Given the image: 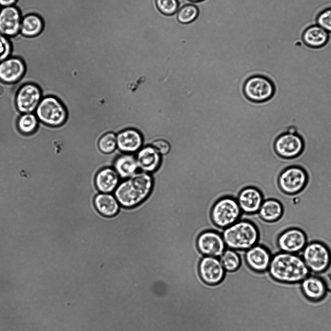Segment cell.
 <instances>
[{
	"label": "cell",
	"instance_id": "obj_1",
	"mask_svg": "<svg viewBox=\"0 0 331 331\" xmlns=\"http://www.w3.org/2000/svg\"><path fill=\"white\" fill-rule=\"evenodd\" d=\"M310 272L300 255L281 251L272 255L267 270L272 280L286 284L300 283Z\"/></svg>",
	"mask_w": 331,
	"mask_h": 331
},
{
	"label": "cell",
	"instance_id": "obj_2",
	"mask_svg": "<svg viewBox=\"0 0 331 331\" xmlns=\"http://www.w3.org/2000/svg\"><path fill=\"white\" fill-rule=\"evenodd\" d=\"M153 184V179L149 173H136L118 184L115 191V197L120 206L132 208L149 197Z\"/></svg>",
	"mask_w": 331,
	"mask_h": 331
},
{
	"label": "cell",
	"instance_id": "obj_3",
	"mask_svg": "<svg viewBox=\"0 0 331 331\" xmlns=\"http://www.w3.org/2000/svg\"><path fill=\"white\" fill-rule=\"evenodd\" d=\"M222 236L227 248L237 251H246L258 244L259 232L251 221L240 219L225 228Z\"/></svg>",
	"mask_w": 331,
	"mask_h": 331
},
{
	"label": "cell",
	"instance_id": "obj_4",
	"mask_svg": "<svg viewBox=\"0 0 331 331\" xmlns=\"http://www.w3.org/2000/svg\"><path fill=\"white\" fill-rule=\"evenodd\" d=\"M35 114L39 121L51 127L62 125L67 118L66 107L58 98L53 96L43 97Z\"/></svg>",
	"mask_w": 331,
	"mask_h": 331
},
{
	"label": "cell",
	"instance_id": "obj_5",
	"mask_svg": "<svg viewBox=\"0 0 331 331\" xmlns=\"http://www.w3.org/2000/svg\"><path fill=\"white\" fill-rule=\"evenodd\" d=\"M300 253V256L310 272L315 274L322 273L327 270L331 265V252L321 242H308Z\"/></svg>",
	"mask_w": 331,
	"mask_h": 331
},
{
	"label": "cell",
	"instance_id": "obj_6",
	"mask_svg": "<svg viewBox=\"0 0 331 331\" xmlns=\"http://www.w3.org/2000/svg\"><path fill=\"white\" fill-rule=\"evenodd\" d=\"M242 212L236 199L225 196L218 199L214 204L210 216L213 223L224 230L240 219Z\"/></svg>",
	"mask_w": 331,
	"mask_h": 331
},
{
	"label": "cell",
	"instance_id": "obj_7",
	"mask_svg": "<svg viewBox=\"0 0 331 331\" xmlns=\"http://www.w3.org/2000/svg\"><path fill=\"white\" fill-rule=\"evenodd\" d=\"M308 181V176L304 168L292 166L284 168L279 175L277 184L280 190L287 195H294L301 192Z\"/></svg>",
	"mask_w": 331,
	"mask_h": 331
},
{
	"label": "cell",
	"instance_id": "obj_8",
	"mask_svg": "<svg viewBox=\"0 0 331 331\" xmlns=\"http://www.w3.org/2000/svg\"><path fill=\"white\" fill-rule=\"evenodd\" d=\"M243 92L250 101L261 103L270 99L275 93L272 81L267 77L257 75L248 78L244 83Z\"/></svg>",
	"mask_w": 331,
	"mask_h": 331
},
{
	"label": "cell",
	"instance_id": "obj_9",
	"mask_svg": "<svg viewBox=\"0 0 331 331\" xmlns=\"http://www.w3.org/2000/svg\"><path fill=\"white\" fill-rule=\"evenodd\" d=\"M276 153L283 159H290L299 156L304 148L303 138L297 132H285L280 134L274 143Z\"/></svg>",
	"mask_w": 331,
	"mask_h": 331
},
{
	"label": "cell",
	"instance_id": "obj_10",
	"mask_svg": "<svg viewBox=\"0 0 331 331\" xmlns=\"http://www.w3.org/2000/svg\"><path fill=\"white\" fill-rule=\"evenodd\" d=\"M43 98L40 87L36 84L27 83L18 88L15 97V103L21 114L33 113Z\"/></svg>",
	"mask_w": 331,
	"mask_h": 331
},
{
	"label": "cell",
	"instance_id": "obj_11",
	"mask_svg": "<svg viewBox=\"0 0 331 331\" xmlns=\"http://www.w3.org/2000/svg\"><path fill=\"white\" fill-rule=\"evenodd\" d=\"M308 243L305 232L301 229L292 227L280 233L276 244L279 251L293 254L300 253Z\"/></svg>",
	"mask_w": 331,
	"mask_h": 331
},
{
	"label": "cell",
	"instance_id": "obj_12",
	"mask_svg": "<svg viewBox=\"0 0 331 331\" xmlns=\"http://www.w3.org/2000/svg\"><path fill=\"white\" fill-rule=\"evenodd\" d=\"M197 246L203 255L219 258L227 248L221 233L215 230H207L198 236Z\"/></svg>",
	"mask_w": 331,
	"mask_h": 331
},
{
	"label": "cell",
	"instance_id": "obj_13",
	"mask_svg": "<svg viewBox=\"0 0 331 331\" xmlns=\"http://www.w3.org/2000/svg\"><path fill=\"white\" fill-rule=\"evenodd\" d=\"M27 65L21 57L11 56L0 62V81L13 84L19 82L24 76Z\"/></svg>",
	"mask_w": 331,
	"mask_h": 331
},
{
	"label": "cell",
	"instance_id": "obj_14",
	"mask_svg": "<svg viewBox=\"0 0 331 331\" xmlns=\"http://www.w3.org/2000/svg\"><path fill=\"white\" fill-rule=\"evenodd\" d=\"M22 16L16 5L0 8V33L12 38L19 34Z\"/></svg>",
	"mask_w": 331,
	"mask_h": 331
},
{
	"label": "cell",
	"instance_id": "obj_15",
	"mask_svg": "<svg viewBox=\"0 0 331 331\" xmlns=\"http://www.w3.org/2000/svg\"><path fill=\"white\" fill-rule=\"evenodd\" d=\"M199 272L204 282L215 285L223 280L225 270L218 258L204 256L199 263Z\"/></svg>",
	"mask_w": 331,
	"mask_h": 331
},
{
	"label": "cell",
	"instance_id": "obj_16",
	"mask_svg": "<svg viewBox=\"0 0 331 331\" xmlns=\"http://www.w3.org/2000/svg\"><path fill=\"white\" fill-rule=\"evenodd\" d=\"M272 255L265 246L256 244L244 251V258L248 266L258 272L267 271Z\"/></svg>",
	"mask_w": 331,
	"mask_h": 331
},
{
	"label": "cell",
	"instance_id": "obj_17",
	"mask_svg": "<svg viewBox=\"0 0 331 331\" xmlns=\"http://www.w3.org/2000/svg\"><path fill=\"white\" fill-rule=\"evenodd\" d=\"M236 200L243 214L252 215L258 213L265 199L260 190L248 186L240 191Z\"/></svg>",
	"mask_w": 331,
	"mask_h": 331
},
{
	"label": "cell",
	"instance_id": "obj_18",
	"mask_svg": "<svg viewBox=\"0 0 331 331\" xmlns=\"http://www.w3.org/2000/svg\"><path fill=\"white\" fill-rule=\"evenodd\" d=\"M301 290L309 300L318 302L323 300L327 294V286L321 278L309 275L300 282Z\"/></svg>",
	"mask_w": 331,
	"mask_h": 331
},
{
	"label": "cell",
	"instance_id": "obj_19",
	"mask_svg": "<svg viewBox=\"0 0 331 331\" xmlns=\"http://www.w3.org/2000/svg\"><path fill=\"white\" fill-rule=\"evenodd\" d=\"M119 182V175L115 169L110 167H105L99 170L95 178L97 189L103 193H110L115 191Z\"/></svg>",
	"mask_w": 331,
	"mask_h": 331
},
{
	"label": "cell",
	"instance_id": "obj_20",
	"mask_svg": "<svg viewBox=\"0 0 331 331\" xmlns=\"http://www.w3.org/2000/svg\"><path fill=\"white\" fill-rule=\"evenodd\" d=\"M136 160L138 167L143 172H154L159 167L161 162L160 154L152 147H146L137 154Z\"/></svg>",
	"mask_w": 331,
	"mask_h": 331
},
{
	"label": "cell",
	"instance_id": "obj_21",
	"mask_svg": "<svg viewBox=\"0 0 331 331\" xmlns=\"http://www.w3.org/2000/svg\"><path fill=\"white\" fill-rule=\"evenodd\" d=\"M44 28V21L40 15L28 13L22 16L19 34L27 38L35 37L43 32Z\"/></svg>",
	"mask_w": 331,
	"mask_h": 331
},
{
	"label": "cell",
	"instance_id": "obj_22",
	"mask_svg": "<svg viewBox=\"0 0 331 331\" xmlns=\"http://www.w3.org/2000/svg\"><path fill=\"white\" fill-rule=\"evenodd\" d=\"M117 146L125 152H134L138 150L142 143V136L133 129H127L120 132L116 136Z\"/></svg>",
	"mask_w": 331,
	"mask_h": 331
},
{
	"label": "cell",
	"instance_id": "obj_23",
	"mask_svg": "<svg viewBox=\"0 0 331 331\" xmlns=\"http://www.w3.org/2000/svg\"><path fill=\"white\" fill-rule=\"evenodd\" d=\"M94 205L99 214L107 217L115 216L119 211L120 205L115 196L103 193L95 196Z\"/></svg>",
	"mask_w": 331,
	"mask_h": 331
},
{
	"label": "cell",
	"instance_id": "obj_24",
	"mask_svg": "<svg viewBox=\"0 0 331 331\" xmlns=\"http://www.w3.org/2000/svg\"><path fill=\"white\" fill-rule=\"evenodd\" d=\"M283 207L281 202L274 199H265L258 213V217L267 223H274L281 218Z\"/></svg>",
	"mask_w": 331,
	"mask_h": 331
},
{
	"label": "cell",
	"instance_id": "obj_25",
	"mask_svg": "<svg viewBox=\"0 0 331 331\" xmlns=\"http://www.w3.org/2000/svg\"><path fill=\"white\" fill-rule=\"evenodd\" d=\"M302 39L308 47L321 48L326 44L329 39L328 32L318 25L307 28L303 32Z\"/></svg>",
	"mask_w": 331,
	"mask_h": 331
},
{
	"label": "cell",
	"instance_id": "obj_26",
	"mask_svg": "<svg viewBox=\"0 0 331 331\" xmlns=\"http://www.w3.org/2000/svg\"><path fill=\"white\" fill-rule=\"evenodd\" d=\"M114 166L119 177L125 179L136 173L138 168L136 159L131 155L119 157L116 160Z\"/></svg>",
	"mask_w": 331,
	"mask_h": 331
},
{
	"label": "cell",
	"instance_id": "obj_27",
	"mask_svg": "<svg viewBox=\"0 0 331 331\" xmlns=\"http://www.w3.org/2000/svg\"><path fill=\"white\" fill-rule=\"evenodd\" d=\"M39 120L35 113L21 114L17 120V127L19 131L26 135L31 134L36 130Z\"/></svg>",
	"mask_w": 331,
	"mask_h": 331
},
{
	"label": "cell",
	"instance_id": "obj_28",
	"mask_svg": "<svg viewBox=\"0 0 331 331\" xmlns=\"http://www.w3.org/2000/svg\"><path fill=\"white\" fill-rule=\"evenodd\" d=\"M225 271H234L241 264L240 256L237 250L226 248L218 258Z\"/></svg>",
	"mask_w": 331,
	"mask_h": 331
},
{
	"label": "cell",
	"instance_id": "obj_29",
	"mask_svg": "<svg viewBox=\"0 0 331 331\" xmlns=\"http://www.w3.org/2000/svg\"><path fill=\"white\" fill-rule=\"evenodd\" d=\"M199 14V9L196 5L187 4L179 10L177 18L179 22L188 24L194 21L197 18Z\"/></svg>",
	"mask_w": 331,
	"mask_h": 331
},
{
	"label": "cell",
	"instance_id": "obj_30",
	"mask_svg": "<svg viewBox=\"0 0 331 331\" xmlns=\"http://www.w3.org/2000/svg\"><path fill=\"white\" fill-rule=\"evenodd\" d=\"M116 146V136L113 132H108L104 134L100 137L98 142L99 150L106 154L112 153Z\"/></svg>",
	"mask_w": 331,
	"mask_h": 331
},
{
	"label": "cell",
	"instance_id": "obj_31",
	"mask_svg": "<svg viewBox=\"0 0 331 331\" xmlns=\"http://www.w3.org/2000/svg\"><path fill=\"white\" fill-rule=\"evenodd\" d=\"M155 2L159 10L165 15L174 14L179 8L177 0H155Z\"/></svg>",
	"mask_w": 331,
	"mask_h": 331
},
{
	"label": "cell",
	"instance_id": "obj_32",
	"mask_svg": "<svg viewBox=\"0 0 331 331\" xmlns=\"http://www.w3.org/2000/svg\"><path fill=\"white\" fill-rule=\"evenodd\" d=\"M13 45L10 38L0 33V62L12 55Z\"/></svg>",
	"mask_w": 331,
	"mask_h": 331
},
{
	"label": "cell",
	"instance_id": "obj_33",
	"mask_svg": "<svg viewBox=\"0 0 331 331\" xmlns=\"http://www.w3.org/2000/svg\"><path fill=\"white\" fill-rule=\"evenodd\" d=\"M318 26L327 32L331 33V8H327L318 15L317 17Z\"/></svg>",
	"mask_w": 331,
	"mask_h": 331
},
{
	"label": "cell",
	"instance_id": "obj_34",
	"mask_svg": "<svg viewBox=\"0 0 331 331\" xmlns=\"http://www.w3.org/2000/svg\"><path fill=\"white\" fill-rule=\"evenodd\" d=\"M152 146L160 154H167L170 150L169 143L166 140L159 139L152 143Z\"/></svg>",
	"mask_w": 331,
	"mask_h": 331
},
{
	"label": "cell",
	"instance_id": "obj_35",
	"mask_svg": "<svg viewBox=\"0 0 331 331\" xmlns=\"http://www.w3.org/2000/svg\"><path fill=\"white\" fill-rule=\"evenodd\" d=\"M18 0H0V7L14 6Z\"/></svg>",
	"mask_w": 331,
	"mask_h": 331
},
{
	"label": "cell",
	"instance_id": "obj_36",
	"mask_svg": "<svg viewBox=\"0 0 331 331\" xmlns=\"http://www.w3.org/2000/svg\"><path fill=\"white\" fill-rule=\"evenodd\" d=\"M192 2H200L204 0H189Z\"/></svg>",
	"mask_w": 331,
	"mask_h": 331
},
{
	"label": "cell",
	"instance_id": "obj_37",
	"mask_svg": "<svg viewBox=\"0 0 331 331\" xmlns=\"http://www.w3.org/2000/svg\"></svg>",
	"mask_w": 331,
	"mask_h": 331
}]
</instances>
